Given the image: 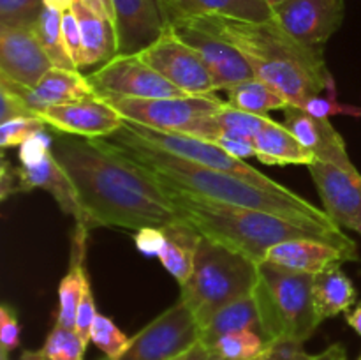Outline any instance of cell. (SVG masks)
Masks as SVG:
<instances>
[{
    "instance_id": "6da1fadb",
    "label": "cell",
    "mask_w": 361,
    "mask_h": 360,
    "mask_svg": "<svg viewBox=\"0 0 361 360\" xmlns=\"http://www.w3.org/2000/svg\"><path fill=\"white\" fill-rule=\"evenodd\" d=\"M51 152L94 226L141 229L187 222L171 187L106 138L53 131Z\"/></svg>"
},
{
    "instance_id": "7a4b0ae2",
    "label": "cell",
    "mask_w": 361,
    "mask_h": 360,
    "mask_svg": "<svg viewBox=\"0 0 361 360\" xmlns=\"http://www.w3.org/2000/svg\"><path fill=\"white\" fill-rule=\"evenodd\" d=\"M106 140L122 148L129 157L150 169L159 180H162L166 186L175 187L176 191H182L190 196L217 201V203L254 208V210H264L281 215L303 228L323 233L341 247L358 254L355 240L345 236L342 228H338L328 217L323 208H317L316 205L307 201L295 191L271 193V191L263 189L249 180L240 179V176L194 164V162L176 157V155L168 154V152L147 143L126 126Z\"/></svg>"
},
{
    "instance_id": "3957f363",
    "label": "cell",
    "mask_w": 361,
    "mask_h": 360,
    "mask_svg": "<svg viewBox=\"0 0 361 360\" xmlns=\"http://www.w3.org/2000/svg\"><path fill=\"white\" fill-rule=\"evenodd\" d=\"M183 16L196 27L219 35L243 53L259 80L277 88L291 106L303 108L334 81L323 49L309 48L275 20L245 21L226 16Z\"/></svg>"
},
{
    "instance_id": "277c9868",
    "label": "cell",
    "mask_w": 361,
    "mask_h": 360,
    "mask_svg": "<svg viewBox=\"0 0 361 360\" xmlns=\"http://www.w3.org/2000/svg\"><path fill=\"white\" fill-rule=\"evenodd\" d=\"M171 194L185 214L187 222H190L201 235L250 258L256 263H263L271 247L293 239H317L341 247L330 236L303 228L270 212L217 203L200 196H190L176 191L175 187H171Z\"/></svg>"
},
{
    "instance_id": "5b68a950",
    "label": "cell",
    "mask_w": 361,
    "mask_h": 360,
    "mask_svg": "<svg viewBox=\"0 0 361 360\" xmlns=\"http://www.w3.org/2000/svg\"><path fill=\"white\" fill-rule=\"evenodd\" d=\"M257 272L259 263L203 236L192 274L182 284L180 300L203 327L219 309L252 295Z\"/></svg>"
},
{
    "instance_id": "8992f818",
    "label": "cell",
    "mask_w": 361,
    "mask_h": 360,
    "mask_svg": "<svg viewBox=\"0 0 361 360\" xmlns=\"http://www.w3.org/2000/svg\"><path fill=\"white\" fill-rule=\"evenodd\" d=\"M314 275L259 263L254 300L267 341L293 339L305 342L319 327L312 295Z\"/></svg>"
},
{
    "instance_id": "52a82bcc",
    "label": "cell",
    "mask_w": 361,
    "mask_h": 360,
    "mask_svg": "<svg viewBox=\"0 0 361 360\" xmlns=\"http://www.w3.org/2000/svg\"><path fill=\"white\" fill-rule=\"evenodd\" d=\"M123 126L133 131L134 134H137L147 143L154 145V147L161 148L168 154L176 155V157L194 162V164L207 166V168L217 169V172L240 176V179L249 180V182L256 184V186L263 187L267 191H271V193H289L291 191L282 186V184L275 182L274 179L267 176L264 173H261L254 166L247 164L243 159L233 157L231 154L222 150L221 147H217L212 141L189 136V134L183 133H175V131L150 129V127L129 122V120H126Z\"/></svg>"
},
{
    "instance_id": "ba28073f",
    "label": "cell",
    "mask_w": 361,
    "mask_h": 360,
    "mask_svg": "<svg viewBox=\"0 0 361 360\" xmlns=\"http://www.w3.org/2000/svg\"><path fill=\"white\" fill-rule=\"evenodd\" d=\"M129 122L159 131L183 133L189 126L203 116L214 115L224 108L215 94L183 95V97H101Z\"/></svg>"
},
{
    "instance_id": "9c48e42d",
    "label": "cell",
    "mask_w": 361,
    "mask_h": 360,
    "mask_svg": "<svg viewBox=\"0 0 361 360\" xmlns=\"http://www.w3.org/2000/svg\"><path fill=\"white\" fill-rule=\"evenodd\" d=\"M201 342V327L192 311L178 300L130 337L118 360H171Z\"/></svg>"
},
{
    "instance_id": "30bf717a",
    "label": "cell",
    "mask_w": 361,
    "mask_h": 360,
    "mask_svg": "<svg viewBox=\"0 0 361 360\" xmlns=\"http://www.w3.org/2000/svg\"><path fill=\"white\" fill-rule=\"evenodd\" d=\"M97 97H183L185 92L162 78L137 55H116L87 74Z\"/></svg>"
},
{
    "instance_id": "8fae6325",
    "label": "cell",
    "mask_w": 361,
    "mask_h": 360,
    "mask_svg": "<svg viewBox=\"0 0 361 360\" xmlns=\"http://www.w3.org/2000/svg\"><path fill=\"white\" fill-rule=\"evenodd\" d=\"M137 56L187 95H210L217 92L200 53L187 44L173 27L154 44L137 53Z\"/></svg>"
},
{
    "instance_id": "7c38bea8",
    "label": "cell",
    "mask_w": 361,
    "mask_h": 360,
    "mask_svg": "<svg viewBox=\"0 0 361 360\" xmlns=\"http://www.w3.org/2000/svg\"><path fill=\"white\" fill-rule=\"evenodd\" d=\"M171 27L187 44L200 53L208 73L212 74L215 90H229L256 78L243 53L231 42L196 27L183 16H171Z\"/></svg>"
},
{
    "instance_id": "4fadbf2b",
    "label": "cell",
    "mask_w": 361,
    "mask_h": 360,
    "mask_svg": "<svg viewBox=\"0 0 361 360\" xmlns=\"http://www.w3.org/2000/svg\"><path fill=\"white\" fill-rule=\"evenodd\" d=\"M344 14V0H284L274 6V20L291 37L319 49L341 28Z\"/></svg>"
},
{
    "instance_id": "5bb4252c",
    "label": "cell",
    "mask_w": 361,
    "mask_h": 360,
    "mask_svg": "<svg viewBox=\"0 0 361 360\" xmlns=\"http://www.w3.org/2000/svg\"><path fill=\"white\" fill-rule=\"evenodd\" d=\"M118 55H137L171 28L168 0H111Z\"/></svg>"
},
{
    "instance_id": "9a60e30c",
    "label": "cell",
    "mask_w": 361,
    "mask_h": 360,
    "mask_svg": "<svg viewBox=\"0 0 361 360\" xmlns=\"http://www.w3.org/2000/svg\"><path fill=\"white\" fill-rule=\"evenodd\" d=\"M317 187L323 210L338 226L361 235V175L358 169L316 161L307 166Z\"/></svg>"
},
{
    "instance_id": "2e32d148",
    "label": "cell",
    "mask_w": 361,
    "mask_h": 360,
    "mask_svg": "<svg viewBox=\"0 0 361 360\" xmlns=\"http://www.w3.org/2000/svg\"><path fill=\"white\" fill-rule=\"evenodd\" d=\"M39 116L53 131L81 138H109L126 124V119L97 95L51 106L39 113Z\"/></svg>"
},
{
    "instance_id": "e0dca14e",
    "label": "cell",
    "mask_w": 361,
    "mask_h": 360,
    "mask_svg": "<svg viewBox=\"0 0 361 360\" xmlns=\"http://www.w3.org/2000/svg\"><path fill=\"white\" fill-rule=\"evenodd\" d=\"M53 69L34 28L0 27V76L21 87H35Z\"/></svg>"
},
{
    "instance_id": "ac0fdd59",
    "label": "cell",
    "mask_w": 361,
    "mask_h": 360,
    "mask_svg": "<svg viewBox=\"0 0 361 360\" xmlns=\"http://www.w3.org/2000/svg\"><path fill=\"white\" fill-rule=\"evenodd\" d=\"M360 256L341 247L317 239H293L271 247L263 263H270L282 270L316 275L326 268L356 261Z\"/></svg>"
},
{
    "instance_id": "d6986e66",
    "label": "cell",
    "mask_w": 361,
    "mask_h": 360,
    "mask_svg": "<svg viewBox=\"0 0 361 360\" xmlns=\"http://www.w3.org/2000/svg\"><path fill=\"white\" fill-rule=\"evenodd\" d=\"M282 124L316 155L317 161L341 166L344 169H356L345 150L344 140L328 119L310 115L303 108L289 104L284 108Z\"/></svg>"
},
{
    "instance_id": "ffe728a7",
    "label": "cell",
    "mask_w": 361,
    "mask_h": 360,
    "mask_svg": "<svg viewBox=\"0 0 361 360\" xmlns=\"http://www.w3.org/2000/svg\"><path fill=\"white\" fill-rule=\"evenodd\" d=\"M0 83L16 92L23 99L25 104L37 115L44 109L51 108V106L69 104V102H76L95 95L94 88L90 87L87 76L81 71L59 69V67L49 69L41 78V81L32 88L21 87V85L6 80L2 76H0Z\"/></svg>"
},
{
    "instance_id": "44dd1931",
    "label": "cell",
    "mask_w": 361,
    "mask_h": 360,
    "mask_svg": "<svg viewBox=\"0 0 361 360\" xmlns=\"http://www.w3.org/2000/svg\"><path fill=\"white\" fill-rule=\"evenodd\" d=\"M18 172V187L20 193H28L32 189H44L55 198L59 207L62 208L66 214L73 215L76 219V224L85 226V228H95L92 219L81 207L80 198H78L76 187H74L73 180L69 179L59 161L55 159L53 152H49L44 157V161L39 162L37 166H21L16 168Z\"/></svg>"
},
{
    "instance_id": "7402d4cb",
    "label": "cell",
    "mask_w": 361,
    "mask_h": 360,
    "mask_svg": "<svg viewBox=\"0 0 361 360\" xmlns=\"http://www.w3.org/2000/svg\"><path fill=\"white\" fill-rule=\"evenodd\" d=\"M88 228L76 224L71 242L69 270L59 284V314L56 325L66 328H76V313L81 295L88 284L87 268H85V251H87Z\"/></svg>"
},
{
    "instance_id": "603a6c76",
    "label": "cell",
    "mask_w": 361,
    "mask_h": 360,
    "mask_svg": "<svg viewBox=\"0 0 361 360\" xmlns=\"http://www.w3.org/2000/svg\"><path fill=\"white\" fill-rule=\"evenodd\" d=\"M73 13L76 14L83 41L85 67L104 66L111 59L118 55V42H116L115 23L108 18L101 16L94 9L76 0L73 6Z\"/></svg>"
},
{
    "instance_id": "cb8c5ba5",
    "label": "cell",
    "mask_w": 361,
    "mask_h": 360,
    "mask_svg": "<svg viewBox=\"0 0 361 360\" xmlns=\"http://www.w3.org/2000/svg\"><path fill=\"white\" fill-rule=\"evenodd\" d=\"M256 157L268 166L302 164L310 166L317 161L316 155L284 126L270 120L268 126L254 138Z\"/></svg>"
},
{
    "instance_id": "d4e9b609",
    "label": "cell",
    "mask_w": 361,
    "mask_h": 360,
    "mask_svg": "<svg viewBox=\"0 0 361 360\" xmlns=\"http://www.w3.org/2000/svg\"><path fill=\"white\" fill-rule=\"evenodd\" d=\"M162 233H164V246L157 258L180 286L185 284L194 270L197 247L203 235L190 222L183 221L164 226Z\"/></svg>"
},
{
    "instance_id": "484cf974",
    "label": "cell",
    "mask_w": 361,
    "mask_h": 360,
    "mask_svg": "<svg viewBox=\"0 0 361 360\" xmlns=\"http://www.w3.org/2000/svg\"><path fill=\"white\" fill-rule=\"evenodd\" d=\"M171 14L185 16H226L233 20H274V7L267 0H168Z\"/></svg>"
},
{
    "instance_id": "4316f807",
    "label": "cell",
    "mask_w": 361,
    "mask_h": 360,
    "mask_svg": "<svg viewBox=\"0 0 361 360\" xmlns=\"http://www.w3.org/2000/svg\"><path fill=\"white\" fill-rule=\"evenodd\" d=\"M240 330H254L264 337L259 309H257L254 295L243 296V299L235 300V302L228 304L222 309H219L201 327V344L208 349L221 337Z\"/></svg>"
},
{
    "instance_id": "83f0119b",
    "label": "cell",
    "mask_w": 361,
    "mask_h": 360,
    "mask_svg": "<svg viewBox=\"0 0 361 360\" xmlns=\"http://www.w3.org/2000/svg\"><path fill=\"white\" fill-rule=\"evenodd\" d=\"M314 306L321 321L348 313L356 302V288L341 265L326 268L314 275Z\"/></svg>"
},
{
    "instance_id": "f1b7e54d",
    "label": "cell",
    "mask_w": 361,
    "mask_h": 360,
    "mask_svg": "<svg viewBox=\"0 0 361 360\" xmlns=\"http://www.w3.org/2000/svg\"><path fill=\"white\" fill-rule=\"evenodd\" d=\"M226 92H228V101H226L228 106L247 113H256V115H268V112L284 109L289 106V102L277 88L259 78L243 81Z\"/></svg>"
},
{
    "instance_id": "f546056e",
    "label": "cell",
    "mask_w": 361,
    "mask_h": 360,
    "mask_svg": "<svg viewBox=\"0 0 361 360\" xmlns=\"http://www.w3.org/2000/svg\"><path fill=\"white\" fill-rule=\"evenodd\" d=\"M32 28H34L35 34H37L39 41H41L46 55L51 60L53 67L78 71L73 59H71L69 52H67L66 41H63L62 13H60V11L44 7L41 16L37 18V21H35V25Z\"/></svg>"
},
{
    "instance_id": "4dcf8cb0",
    "label": "cell",
    "mask_w": 361,
    "mask_h": 360,
    "mask_svg": "<svg viewBox=\"0 0 361 360\" xmlns=\"http://www.w3.org/2000/svg\"><path fill=\"white\" fill-rule=\"evenodd\" d=\"M268 341L254 330H240L224 335L208 352L224 360H254L267 349Z\"/></svg>"
},
{
    "instance_id": "1f68e13d",
    "label": "cell",
    "mask_w": 361,
    "mask_h": 360,
    "mask_svg": "<svg viewBox=\"0 0 361 360\" xmlns=\"http://www.w3.org/2000/svg\"><path fill=\"white\" fill-rule=\"evenodd\" d=\"M212 116L219 127V136L231 134V136L256 138L271 120L268 115H256V113H247L242 109L231 108V106H228V102L224 104V108H221Z\"/></svg>"
},
{
    "instance_id": "d6a6232c",
    "label": "cell",
    "mask_w": 361,
    "mask_h": 360,
    "mask_svg": "<svg viewBox=\"0 0 361 360\" xmlns=\"http://www.w3.org/2000/svg\"><path fill=\"white\" fill-rule=\"evenodd\" d=\"M90 341L104 353L108 360H118L130 344V337H127L116 327L115 321L104 314H97L95 318L94 325H92Z\"/></svg>"
},
{
    "instance_id": "836d02e7",
    "label": "cell",
    "mask_w": 361,
    "mask_h": 360,
    "mask_svg": "<svg viewBox=\"0 0 361 360\" xmlns=\"http://www.w3.org/2000/svg\"><path fill=\"white\" fill-rule=\"evenodd\" d=\"M42 349L48 360H83L87 344L81 341L76 328H66L55 323Z\"/></svg>"
},
{
    "instance_id": "e575fe53",
    "label": "cell",
    "mask_w": 361,
    "mask_h": 360,
    "mask_svg": "<svg viewBox=\"0 0 361 360\" xmlns=\"http://www.w3.org/2000/svg\"><path fill=\"white\" fill-rule=\"evenodd\" d=\"M42 9V0H0V27L32 28Z\"/></svg>"
},
{
    "instance_id": "d590c367",
    "label": "cell",
    "mask_w": 361,
    "mask_h": 360,
    "mask_svg": "<svg viewBox=\"0 0 361 360\" xmlns=\"http://www.w3.org/2000/svg\"><path fill=\"white\" fill-rule=\"evenodd\" d=\"M46 124L37 116H16L0 124V147H20L37 131L46 129Z\"/></svg>"
},
{
    "instance_id": "8d00e7d4",
    "label": "cell",
    "mask_w": 361,
    "mask_h": 360,
    "mask_svg": "<svg viewBox=\"0 0 361 360\" xmlns=\"http://www.w3.org/2000/svg\"><path fill=\"white\" fill-rule=\"evenodd\" d=\"M51 145L53 133H46V129H41L32 134L27 141L20 145L21 166H28V168L37 166L51 152Z\"/></svg>"
},
{
    "instance_id": "74e56055",
    "label": "cell",
    "mask_w": 361,
    "mask_h": 360,
    "mask_svg": "<svg viewBox=\"0 0 361 360\" xmlns=\"http://www.w3.org/2000/svg\"><path fill=\"white\" fill-rule=\"evenodd\" d=\"M62 32L67 52H69L76 69L81 71L85 67L83 41H81L80 23H78V18L76 14L73 13V9L67 11V13H62Z\"/></svg>"
},
{
    "instance_id": "f35d334b",
    "label": "cell",
    "mask_w": 361,
    "mask_h": 360,
    "mask_svg": "<svg viewBox=\"0 0 361 360\" xmlns=\"http://www.w3.org/2000/svg\"><path fill=\"white\" fill-rule=\"evenodd\" d=\"M312 355L303 349V342L293 339L268 341L267 349L254 360H310Z\"/></svg>"
},
{
    "instance_id": "ab89813d",
    "label": "cell",
    "mask_w": 361,
    "mask_h": 360,
    "mask_svg": "<svg viewBox=\"0 0 361 360\" xmlns=\"http://www.w3.org/2000/svg\"><path fill=\"white\" fill-rule=\"evenodd\" d=\"M95 318H97V311H95L94 295H92L90 282H88L83 295H81L80 306H78V313H76V332L81 337V341H83L87 346L88 342H90L92 325H94Z\"/></svg>"
},
{
    "instance_id": "60d3db41",
    "label": "cell",
    "mask_w": 361,
    "mask_h": 360,
    "mask_svg": "<svg viewBox=\"0 0 361 360\" xmlns=\"http://www.w3.org/2000/svg\"><path fill=\"white\" fill-rule=\"evenodd\" d=\"M16 116H37V119H41L37 113H34L25 104V101L16 92L0 83V124L16 119Z\"/></svg>"
},
{
    "instance_id": "b9f144b4",
    "label": "cell",
    "mask_w": 361,
    "mask_h": 360,
    "mask_svg": "<svg viewBox=\"0 0 361 360\" xmlns=\"http://www.w3.org/2000/svg\"><path fill=\"white\" fill-rule=\"evenodd\" d=\"M0 346L2 352H13L20 346V323L14 309L4 304L0 307Z\"/></svg>"
},
{
    "instance_id": "7bdbcfd3",
    "label": "cell",
    "mask_w": 361,
    "mask_h": 360,
    "mask_svg": "<svg viewBox=\"0 0 361 360\" xmlns=\"http://www.w3.org/2000/svg\"><path fill=\"white\" fill-rule=\"evenodd\" d=\"M134 244H136L137 251L145 256H159L162 246H164V233L162 228H155V226H145V228L137 229L134 235Z\"/></svg>"
},
{
    "instance_id": "ee69618b",
    "label": "cell",
    "mask_w": 361,
    "mask_h": 360,
    "mask_svg": "<svg viewBox=\"0 0 361 360\" xmlns=\"http://www.w3.org/2000/svg\"><path fill=\"white\" fill-rule=\"evenodd\" d=\"M212 143H215L217 147H221L222 150H226L228 154H231L233 157L245 159V157H252V155H256V143H254V138L222 134V136L212 140Z\"/></svg>"
},
{
    "instance_id": "f6af8a7d",
    "label": "cell",
    "mask_w": 361,
    "mask_h": 360,
    "mask_svg": "<svg viewBox=\"0 0 361 360\" xmlns=\"http://www.w3.org/2000/svg\"><path fill=\"white\" fill-rule=\"evenodd\" d=\"M0 179H2V182H0L2 184V187H0L2 200H6V198L11 196V194L20 193V187H18L16 168H13V166H11L6 159H4V162H2V175H0Z\"/></svg>"
},
{
    "instance_id": "bcb514c9",
    "label": "cell",
    "mask_w": 361,
    "mask_h": 360,
    "mask_svg": "<svg viewBox=\"0 0 361 360\" xmlns=\"http://www.w3.org/2000/svg\"><path fill=\"white\" fill-rule=\"evenodd\" d=\"M310 360H348V353H345L344 346L342 344H331L324 352L312 355Z\"/></svg>"
},
{
    "instance_id": "7dc6e473",
    "label": "cell",
    "mask_w": 361,
    "mask_h": 360,
    "mask_svg": "<svg viewBox=\"0 0 361 360\" xmlns=\"http://www.w3.org/2000/svg\"><path fill=\"white\" fill-rule=\"evenodd\" d=\"M83 4H87L90 9H94L95 13L101 14V16L108 18L113 21V6L111 0H81Z\"/></svg>"
},
{
    "instance_id": "c3c4849f",
    "label": "cell",
    "mask_w": 361,
    "mask_h": 360,
    "mask_svg": "<svg viewBox=\"0 0 361 360\" xmlns=\"http://www.w3.org/2000/svg\"><path fill=\"white\" fill-rule=\"evenodd\" d=\"M208 353L210 352H208V349L200 342V344L194 346L192 349H189V352L182 353V355L175 356V359H171V360H203Z\"/></svg>"
},
{
    "instance_id": "681fc988",
    "label": "cell",
    "mask_w": 361,
    "mask_h": 360,
    "mask_svg": "<svg viewBox=\"0 0 361 360\" xmlns=\"http://www.w3.org/2000/svg\"><path fill=\"white\" fill-rule=\"evenodd\" d=\"M74 2H76V0H42L44 7L60 11V13H67V11L73 9Z\"/></svg>"
},
{
    "instance_id": "f907efd6",
    "label": "cell",
    "mask_w": 361,
    "mask_h": 360,
    "mask_svg": "<svg viewBox=\"0 0 361 360\" xmlns=\"http://www.w3.org/2000/svg\"><path fill=\"white\" fill-rule=\"evenodd\" d=\"M348 323L361 335V304L355 307L353 313H348Z\"/></svg>"
},
{
    "instance_id": "816d5d0a",
    "label": "cell",
    "mask_w": 361,
    "mask_h": 360,
    "mask_svg": "<svg viewBox=\"0 0 361 360\" xmlns=\"http://www.w3.org/2000/svg\"><path fill=\"white\" fill-rule=\"evenodd\" d=\"M20 360H48L46 359L44 349H27V352L21 353Z\"/></svg>"
},
{
    "instance_id": "f5cc1de1",
    "label": "cell",
    "mask_w": 361,
    "mask_h": 360,
    "mask_svg": "<svg viewBox=\"0 0 361 360\" xmlns=\"http://www.w3.org/2000/svg\"><path fill=\"white\" fill-rule=\"evenodd\" d=\"M203 360H224V359H221V356H217V355H214V353H208L207 356H204Z\"/></svg>"
},
{
    "instance_id": "db71d44e",
    "label": "cell",
    "mask_w": 361,
    "mask_h": 360,
    "mask_svg": "<svg viewBox=\"0 0 361 360\" xmlns=\"http://www.w3.org/2000/svg\"><path fill=\"white\" fill-rule=\"evenodd\" d=\"M267 2H268V4H270V6H271V7H274V6H277V4L284 2V0H267Z\"/></svg>"
},
{
    "instance_id": "11a10c76",
    "label": "cell",
    "mask_w": 361,
    "mask_h": 360,
    "mask_svg": "<svg viewBox=\"0 0 361 360\" xmlns=\"http://www.w3.org/2000/svg\"><path fill=\"white\" fill-rule=\"evenodd\" d=\"M358 360H361V356H360V359H358Z\"/></svg>"
}]
</instances>
